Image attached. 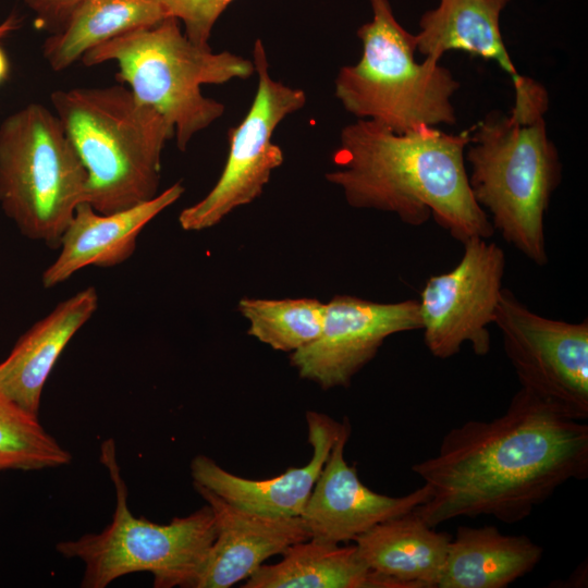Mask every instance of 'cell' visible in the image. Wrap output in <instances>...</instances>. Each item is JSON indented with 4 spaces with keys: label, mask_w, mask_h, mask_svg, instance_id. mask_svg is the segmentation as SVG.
Listing matches in <instances>:
<instances>
[{
    "label": "cell",
    "mask_w": 588,
    "mask_h": 588,
    "mask_svg": "<svg viewBox=\"0 0 588 588\" xmlns=\"http://www.w3.org/2000/svg\"><path fill=\"white\" fill-rule=\"evenodd\" d=\"M35 13L39 26L59 32L83 0H23Z\"/></svg>",
    "instance_id": "484cf974"
},
{
    "label": "cell",
    "mask_w": 588,
    "mask_h": 588,
    "mask_svg": "<svg viewBox=\"0 0 588 588\" xmlns=\"http://www.w3.org/2000/svg\"><path fill=\"white\" fill-rule=\"evenodd\" d=\"M469 131L450 134L436 126L396 133L357 119L340 133L334 170L326 174L347 204L395 213L407 225L431 218L460 243L489 238L494 229L468 183L465 149Z\"/></svg>",
    "instance_id": "7a4b0ae2"
},
{
    "label": "cell",
    "mask_w": 588,
    "mask_h": 588,
    "mask_svg": "<svg viewBox=\"0 0 588 588\" xmlns=\"http://www.w3.org/2000/svg\"><path fill=\"white\" fill-rule=\"evenodd\" d=\"M16 20L14 16H10L0 25V37L4 36L16 26ZM10 64L8 57L0 46V84H2L9 76Z\"/></svg>",
    "instance_id": "4316f807"
},
{
    "label": "cell",
    "mask_w": 588,
    "mask_h": 588,
    "mask_svg": "<svg viewBox=\"0 0 588 588\" xmlns=\"http://www.w3.org/2000/svg\"><path fill=\"white\" fill-rule=\"evenodd\" d=\"M326 304L315 298H250L238 302L247 333L273 350L295 352L320 334Z\"/></svg>",
    "instance_id": "603a6c76"
},
{
    "label": "cell",
    "mask_w": 588,
    "mask_h": 588,
    "mask_svg": "<svg viewBox=\"0 0 588 588\" xmlns=\"http://www.w3.org/2000/svg\"><path fill=\"white\" fill-rule=\"evenodd\" d=\"M275 564L261 565L244 588H404L370 568L356 547L308 539L292 544Z\"/></svg>",
    "instance_id": "44dd1931"
},
{
    "label": "cell",
    "mask_w": 588,
    "mask_h": 588,
    "mask_svg": "<svg viewBox=\"0 0 588 588\" xmlns=\"http://www.w3.org/2000/svg\"><path fill=\"white\" fill-rule=\"evenodd\" d=\"M351 433L347 419L335 440L301 515L310 539L340 544L355 540L377 524L413 512L431 490L425 483L408 494L390 497L365 486L344 458Z\"/></svg>",
    "instance_id": "4fadbf2b"
},
{
    "label": "cell",
    "mask_w": 588,
    "mask_h": 588,
    "mask_svg": "<svg viewBox=\"0 0 588 588\" xmlns=\"http://www.w3.org/2000/svg\"><path fill=\"white\" fill-rule=\"evenodd\" d=\"M100 462L115 491L111 523L100 532L63 540L56 547L62 556L83 562L81 586L105 588L122 576L148 572L155 588L193 587L216 538L210 506L166 525L137 518L127 504V487L112 439L102 442Z\"/></svg>",
    "instance_id": "52a82bcc"
},
{
    "label": "cell",
    "mask_w": 588,
    "mask_h": 588,
    "mask_svg": "<svg viewBox=\"0 0 588 588\" xmlns=\"http://www.w3.org/2000/svg\"><path fill=\"white\" fill-rule=\"evenodd\" d=\"M71 454L35 415L0 389V471L41 470L64 466Z\"/></svg>",
    "instance_id": "cb8c5ba5"
},
{
    "label": "cell",
    "mask_w": 588,
    "mask_h": 588,
    "mask_svg": "<svg viewBox=\"0 0 588 588\" xmlns=\"http://www.w3.org/2000/svg\"><path fill=\"white\" fill-rule=\"evenodd\" d=\"M511 0H439L426 11L415 34L416 52L441 60L452 50L494 61L511 77L514 89L527 76L518 73L500 29V16Z\"/></svg>",
    "instance_id": "d6986e66"
},
{
    "label": "cell",
    "mask_w": 588,
    "mask_h": 588,
    "mask_svg": "<svg viewBox=\"0 0 588 588\" xmlns=\"http://www.w3.org/2000/svg\"><path fill=\"white\" fill-rule=\"evenodd\" d=\"M412 470L431 490L414 513L436 528L457 517L516 524L565 482L588 477V425L520 389L491 420L451 428Z\"/></svg>",
    "instance_id": "6da1fadb"
},
{
    "label": "cell",
    "mask_w": 588,
    "mask_h": 588,
    "mask_svg": "<svg viewBox=\"0 0 588 588\" xmlns=\"http://www.w3.org/2000/svg\"><path fill=\"white\" fill-rule=\"evenodd\" d=\"M372 17L357 29L358 62L342 66L334 93L343 108L396 133L456 122L452 102L461 83L440 60L416 61L415 35L396 20L389 0H369Z\"/></svg>",
    "instance_id": "8992f818"
},
{
    "label": "cell",
    "mask_w": 588,
    "mask_h": 588,
    "mask_svg": "<svg viewBox=\"0 0 588 588\" xmlns=\"http://www.w3.org/2000/svg\"><path fill=\"white\" fill-rule=\"evenodd\" d=\"M81 61L86 66L114 61L115 79L163 117L174 128L181 151L225 111L223 103L201 94V85L255 74L248 59L193 44L172 16L112 38L88 50Z\"/></svg>",
    "instance_id": "5b68a950"
},
{
    "label": "cell",
    "mask_w": 588,
    "mask_h": 588,
    "mask_svg": "<svg viewBox=\"0 0 588 588\" xmlns=\"http://www.w3.org/2000/svg\"><path fill=\"white\" fill-rule=\"evenodd\" d=\"M542 554L525 535H504L495 526H460L437 588H505L531 572Z\"/></svg>",
    "instance_id": "ffe728a7"
},
{
    "label": "cell",
    "mask_w": 588,
    "mask_h": 588,
    "mask_svg": "<svg viewBox=\"0 0 588 588\" xmlns=\"http://www.w3.org/2000/svg\"><path fill=\"white\" fill-rule=\"evenodd\" d=\"M194 487L212 511L216 538L193 588H228L247 579L268 558L310 539L301 516L254 514L203 486Z\"/></svg>",
    "instance_id": "5bb4252c"
},
{
    "label": "cell",
    "mask_w": 588,
    "mask_h": 588,
    "mask_svg": "<svg viewBox=\"0 0 588 588\" xmlns=\"http://www.w3.org/2000/svg\"><path fill=\"white\" fill-rule=\"evenodd\" d=\"M549 99H514L509 113L492 112L471 131L465 149L468 183L494 231L530 261L548 262L544 216L562 179L544 114Z\"/></svg>",
    "instance_id": "3957f363"
},
{
    "label": "cell",
    "mask_w": 588,
    "mask_h": 588,
    "mask_svg": "<svg viewBox=\"0 0 588 588\" xmlns=\"http://www.w3.org/2000/svg\"><path fill=\"white\" fill-rule=\"evenodd\" d=\"M184 189L176 182L149 200L110 213L79 203L61 236L58 256L42 272V286H57L89 266L112 268L126 261L143 229L177 201Z\"/></svg>",
    "instance_id": "2e32d148"
},
{
    "label": "cell",
    "mask_w": 588,
    "mask_h": 588,
    "mask_svg": "<svg viewBox=\"0 0 588 588\" xmlns=\"http://www.w3.org/2000/svg\"><path fill=\"white\" fill-rule=\"evenodd\" d=\"M306 419L313 455L305 466L290 468L273 478L255 480L236 476L210 457L197 455L191 463L194 483L254 514L301 516L343 427V422L317 412H308Z\"/></svg>",
    "instance_id": "9a60e30c"
},
{
    "label": "cell",
    "mask_w": 588,
    "mask_h": 588,
    "mask_svg": "<svg viewBox=\"0 0 588 588\" xmlns=\"http://www.w3.org/2000/svg\"><path fill=\"white\" fill-rule=\"evenodd\" d=\"M252 61L258 76L253 103L242 122L229 130V154L215 186L180 212L184 231L209 229L236 208L253 203L262 194L272 171L283 163V151L271 137L287 115L305 106L306 94L271 77L261 39L254 44Z\"/></svg>",
    "instance_id": "9c48e42d"
},
{
    "label": "cell",
    "mask_w": 588,
    "mask_h": 588,
    "mask_svg": "<svg viewBox=\"0 0 588 588\" xmlns=\"http://www.w3.org/2000/svg\"><path fill=\"white\" fill-rule=\"evenodd\" d=\"M420 329L415 299L378 303L335 295L326 303L319 336L293 352L291 364L322 389L347 387L389 336Z\"/></svg>",
    "instance_id": "7c38bea8"
},
{
    "label": "cell",
    "mask_w": 588,
    "mask_h": 588,
    "mask_svg": "<svg viewBox=\"0 0 588 588\" xmlns=\"http://www.w3.org/2000/svg\"><path fill=\"white\" fill-rule=\"evenodd\" d=\"M494 324L520 387L568 418H588V321L546 318L503 287Z\"/></svg>",
    "instance_id": "30bf717a"
},
{
    "label": "cell",
    "mask_w": 588,
    "mask_h": 588,
    "mask_svg": "<svg viewBox=\"0 0 588 588\" xmlns=\"http://www.w3.org/2000/svg\"><path fill=\"white\" fill-rule=\"evenodd\" d=\"M464 253L450 271L431 275L420 291L418 310L424 342L440 359L455 356L467 343L477 356L490 352L493 323L505 271L503 249L487 238L463 243Z\"/></svg>",
    "instance_id": "8fae6325"
},
{
    "label": "cell",
    "mask_w": 588,
    "mask_h": 588,
    "mask_svg": "<svg viewBox=\"0 0 588 588\" xmlns=\"http://www.w3.org/2000/svg\"><path fill=\"white\" fill-rule=\"evenodd\" d=\"M98 304L96 289L87 286L35 322L0 363V389L20 406L39 416L49 375L69 342L96 313Z\"/></svg>",
    "instance_id": "e0dca14e"
},
{
    "label": "cell",
    "mask_w": 588,
    "mask_h": 588,
    "mask_svg": "<svg viewBox=\"0 0 588 588\" xmlns=\"http://www.w3.org/2000/svg\"><path fill=\"white\" fill-rule=\"evenodd\" d=\"M168 17L160 0H83L64 26L42 45L54 71L68 69L90 49Z\"/></svg>",
    "instance_id": "7402d4cb"
},
{
    "label": "cell",
    "mask_w": 588,
    "mask_h": 588,
    "mask_svg": "<svg viewBox=\"0 0 588 588\" xmlns=\"http://www.w3.org/2000/svg\"><path fill=\"white\" fill-rule=\"evenodd\" d=\"M53 112L79 157L84 201L110 213L158 195L161 154L174 128L123 85L58 89Z\"/></svg>",
    "instance_id": "277c9868"
},
{
    "label": "cell",
    "mask_w": 588,
    "mask_h": 588,
    "mask_svg": "<svg viewBox=\"0 0 588 588\" xmlns=\"http://www.w3.org/2000/svg\"><path fill=\"white\" fill-rule=\"evenodd\" d=\"M167 16L184 25L185 36L195 45L210 47L211 30L233 0H160Z\"/></svg>",
    "instance_id": "d4e9b609"
},
{
    "label": "cell",
    "mask_w": 588,
    "mask_h": 588,
    "mask_svg": "<svg viewBox=\"0 0 588 588\" xmlns=\"http://www.w3.org/2000/svg\"><path fill=\"white\" fill-rule=\"evenodd\" d=\"M452 536L437 531L413 512L377 524L355 539L371 571L404 588L438 587Z\"/></svg>",
    "instance_id": "ac0fdd59"
},
{
    "label": "cell",
    "mask_w": 588,
    "mask_h": 588,
    "mask_svg": "<svg viewBox=\"0 0 588 588\" xmlns=\"http://www.w3.org/2000/svg\"><path fill=\"white\" fill-rule=\"evenodd\" d=\"M86 182L53 111L33 102L1 122L0 207L22 235L58 248Z\"/></svg>",
    "instance_id": "ba28073f"
}]
</instances>
